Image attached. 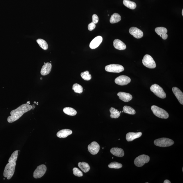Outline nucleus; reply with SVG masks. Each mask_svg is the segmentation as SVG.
Listing matches in <instances>:
<instances>
[{"instance_id":"obj_1","label":"nucleus","mask_w":183,"mask_h":183,"mask_svg":"<svg viewBox=\"0 0 183 183\" xmlns=\"http://www.w3.org/2000/svg\"><path fill=\"white\" fill-rule=\"evenodd\" d=\"M32 105L29 103H26L22 105L13 110L10 112L11 116L8 117L7 121L8 123H11L17 121L24 114L32 109Z\"/></svg>"},{"instance_id":"obj_2","label":"nucleus","mask_w":183,"mask_h":183,"mask_svg":"<svg viewBox=\"0 0 183 183\" xmlns=\"http://www.w3.org/2000/svg\"><path fill=\"white\" fill-rule=\"evenodd\" d=\"M18 153V150H16L12 154L8 161L9 163L5 166L3 172V176L8 180L11 178L15 172Z\"/></svg>"},{"instance_id":"obj_3","label":"nucleus","mask_w":183,"mask_h":183,"mask_svg":"<svg viewBox=\"0 0 183 183\" xmlns=\"http://www.w3.org/2000/svg\"><path fill=\"white\" fill-rule=\"evenodd\" d=\"M151 110L154 114L157 117L162 119H167L169 117L167 112L156 105L152 106Z\"/></svg>"},{"instance_id":"obj_4","label":"nucleus","mask_w":183,"mask_h":183,"mask_svg":"<svg viewBox=\"0 0 183 183\" xmlns=\"http://www.w3.org/2000/svg\"><path fill=\"white\" fill-rule=\"evenodd\" d=\"M173 140L166 138H162L155 140L154 143L156 146L161 147H168L174 144Z\"/></svg>"},{"instance_id":"obj_5","label":"nucleus","mask_w":183,"mask_h":183,"mask_svg":"<svg viewBox=\"0 0 183 183\" xmlns=\"http://www.w3.org/2000/svg\"><path fill=\"white\" fill-rule=\"evenodd\" d=\"M150 90L154 94L161 98H166V94L162 87L156 84L152 85L150 87Z\"/></svg>"},{"instance_id":"obj_6","label":"nucleus","mask_w":183,"mask_h":183,"mask_svg":"<svg viewBox=\"0 0 183 183\" xmlns=\"http://www.w3.org/2000/svg\"><path fill=\"white\" fill-rule=\"evenodd\" d=\"M144 66L150 69L156 68V64L153 58L149 55L146 54L143 57L142 60Z\"/></svg>"},{"instance_id":"obj_7","label":"nucleus","mask_w":183,"mask_h":183,"mask_svg":"<svg viewBox=\"0 0 183 183\" xmlns=\"http://www.w3.org/2000/svg\"><path fill=\"white\" fill-rule=\"evenodd\" d=\"M150 157L146 155H142L138 156L134 160V163L137 167L143 166L145 164L148 163L150 161Z\"/></svg>"},{"instance_id":"obj_8","label":"nucleus","mask_w":183,"mask_h":183,"mask_svg":"<svg viewBox=\"0 0 183 183\" xmlns=\"http://www.w3.org/2000/svg\"><path fill=\"white\" fill-rule=\"evenodd\" d=\"M105 70L107 72L112 73H119L124 70V67L121 65L111 64L105 67Z\"/></svg>"},{"instance_id":"obj_9","label":"nucleus","mask_w":183,"mask_h":183,"mask_svg":"<svg viewBox=\"0 0 183 183\" xmlns=\"http://www.w3.org/2000/svg\"><path fill=\"white\" fill-rule=\"evenodd\" d=\"M46 170V167L45 165L39 166L34 172V177L35 179L41 178L45 174Z\"/></svg>"},{"instance_id":"obj_10","label":"nucleus","mask_w":183,"mask_h":183,"mask_svg":"<svg viewBox=\"0 0 183 183\" xmlns=\"http://www.w3.org/2000/svg\"><path fill=\"white\" fill-rule=\"evenodd\" d=\"M131 81L129 77L125 75H121L117 77L115 79V82L116 84L120 85H127Z\"/></svg>"},{"instance_id":"obj_11","label":"nucleus","mask_w":183,"mask_h":183,"mask_svg":"<svg viewBox=\"0 0 183 183\" xmlns=\"http://www.w3.org/2000/svg\"><path fill=\"white\" fill-rule=\"evenodd\" d=\"M100 146L96 142L93 141L88 146V150L90 153L93 155L98 153L100 150Z\"/></svg>"},{"instance_id":"obj_12","label":"nucleus","mask_w":183,"mask_h":183,"mask_svg":"<svg viewBox=\"0 0 183 183\" xmlns=\"http://www.w3.org/2000/svg\"><path fill=\"white\" fill-rule=\"evenodd\" d=\"M129 32L134 37L137 39L142 38L143 35V32L142 31L136 27H132L130 28Z\"/></svg>"},{"instance_id":"obj_13","label":"nucleus","mask_w":183,"mask_h":183,"mask_svg":"<svg viewBox=\"0 0 183 183\" xmlns=\"http://www.w3.org/2000/svg\"><path fill=\"white\" fill-rule=\"evenodd\" d=\"M103 40V37L101 36H97L92 41L89 47L91 49H95L98 47L101 44Z\"/></svg>"},{"instance_id":"obj_14","label":"nucleus","mask_w":183,"mask_h":183,"mask_svg":"<svg viewBox=\"0 0 183 183\" xmlns=\"http://www.w3.org/2000/svg\"><path fill=\"white\" fill-rule=\"evenodd\" d=\"M41 70V74L43 76H45L49 74L51 70L52 66L51 64L49 62H44Z\"/></svg>"},{"instance_id":"obj_15","label":"nucleus","mask_w":183,"mask_h":183,"mask_svg":"<svg viewBox=\"0 0 183 183\" xmlns=\"http://www.w3.org/2000/svg\"><path fill=\"white\" fill-rule=\"evenodd\" d=\"M172 91L179 102L183 105V93L180 89L176 87H173Z\"/></svg>"},{"instance_id":"obj_16","label":"nucleus","mask_w":183,"mask_h":183,"mask_svg":"<svg viewBox=\"0 0 183 183\" xmlns=\"http://www.w3.org/2000/svg\"><path fill=\"white\" fill-rule=\"evenodd\" d=\"M155 31L159 35L162 37L163 39L166 40L168 38V35L166 34L168 30L165 28L163 27H157L155 28Z\"/></svg>"},{"instance_id":"obj_17","label":"nucleus","mask_w":183,"mask_h":183,"mask_svg":"<svg viewBox=\"0 0 183 183\" xmlns=\"http://www.w3.org/2000/svg\"><path fill=\"white\" fill-rule=\"evenodd\" d=\"M142 133L141 132L134 133L129 132L126 135V139L128 141H131L136 139L139 138L142 136Z\"/></svg>"},{"instance_id":"obj_18","label":"nucleus","mask_w":183,"mask_h":183,"mask_svg":"<svg viewBox=\"0 0 183 183\" xmlns=\"http://www.w3.org/2000/svg\"><path fill=\"white\" fill-rule=\"evenodd\" d=\"M117 95L120 99L125 102H128L131 101L133 98L132 95L129 93L119 92L117 94Z\"/></svg>"},{"instance_id":"obj_19","label":"nucleus","mask_w":183,"mask_h":183,"mask_svg":"<svg viewBox=\"0 0 183 183\" xmlns=\"http://www.w3.org/2000/svg\"><path fill=\"white\" fill-rule=\"evenodd\" d=\"M72 133V130L64 129L60 130L57 133V136L60 138H65Z\"/></svg>"},{"instance_id":"obj_20","label":"nucleus","mask_w":183,"mask_h":183,"mask_svg":"<svg viewBox=\"0 0 183 183\" xmlns=\"http://www.w3.org/2000/svg\"><path fill=\"white\" fill-rule=\"evenodd\" d=\"M113 45L115 49L120 50H124L126 48L125 44L119 39H116L114 41Z\"/></svg>"},{"instance_id":"obj_21","label":"nucleus","mask_w":183,"mask_h":183,"mask_svg":"<svg viewBox=\"0 0 183 183\" xmlns=\"http://www.w3.org/2000/svg\"><path fill=\"white\" fill-rule=\"evenodd\" d=\"M111 153L114 155L118 157H123L125 154L124 150L121 148H112L110 150Z\"/></svg>"},{"instance_id":"obj_22","label":"nucleus","mask_w":183,"mask_h":183,"mask_svg":"<svg viewBox=\"0 0 183 183\" xmlns=\"http://www.w3.org/2000/svg\"><path fill=\"white\" fill-rule=\"evenodd\" d=\"M78 166L79 168L84 173H87L90 170V167L89 164L85 162H79L78 163Z\"/></svg>"},{"instance_id":"obj_23","label":"nucleus","mask_w":183,"mask_h":183,"mask_svg":"<svg viewBox=\"0 0 183 183\" xmlns=\"http://www.w3.org/2000/svg\"><path fill=\"white\" fill-rule=\"evenodd\" d=\"M110 112L111 113L110 117L112 119H117L120 116L121 112H119L118 111L117 109H116L112 107L110 109Z\"/></svg>"},{"instance_id":"obj_24","label":"nucleus","mask_w":183,"mask_h":183,"mask_svg":"<svg viewBox=\"0 0 183 183\" xmlns=\"http://www.w3.org/2000/svg\"><path fill=\"white\" fill-rule=\"evenodd\" d=\"M123 3L125 7L131 9H135L136 7V4L135 2L130 1V0H123Z\"/></svg>"},{"instance_id":"obj_25","label":"nucleus","mask_w":183,"mask_h":183,"mask_svg":"<svg viewBox=\"0 0 183 183\" xmlns=\"http://www.w3.org/2000/svg\"><path fill=\"white\" fill-rule=\"evenodd\" d=\"M63 111L66 114L71 116H75L77 114V111L71 107L64 108L63 109Z\"/></svg>"},{"instance_id":"obj_26","label":"nucleus","mask_w":183,"mask_h":183,"mask_svg":"<svg viewBox=\"0 0 183 183\" xmlns=\"http://www.w3.org/2000/svg\"><path fill=\"white\" fill-rule=\"evenodd\" d=\"M121 20V17L119 14L117 13H115L112 15L110 19V22L111 24L117 23Z\"/></svg>"},{"instance_id":"obj_27","label":"nucleus","mask_w":183,"mask_h":183,"mask_svg":"<svg viewBox=\"0 0 183 183\" xmlns=\"http://www.w3.org/2000/svg\"><path fill=\"white\" fill-rule=\"evenodd\" d=\"M36 42H37L39 45L44 50L48 49V44L45 40L42 39H38V40H37Z\"/></svg>"},{"instance_id":"obj_28","label":"nucleus","mask_w":183,"mask_h":183,"mask_svg":"<svg viewBox=\"0 0 183 183\" xmlns=\"http://www.w3.org/2000/svg\"><path fill=\"white\" fill-rule=\"evenodd\" d=\"M123 111L125 113L129 114L134 115L136 114L135 110L133 108L127 105L123 107Z\"/></svg>"},{"instance_id":"obj_29","label":"nucleus","mask_w":183,"mask_h":183,"mask_svg":"<svg viewBox=\"0 0 183 183\" xmlns=\"http://www.w3.org/2000/svg\"><path fill=\"white\" fill-rule=\"evenodd\" d=\"M72 89L75 92L80 94L82 93L83 91V88L82 86L78 83H75L73 85Z\"/></svg>"},{"instance_id":"obj_30","label":"nucleus","mask_w":183,"mask_h":183,"mask_svg":"<svg viewBox=\"0 0 183 183\" xmlns=\"http://www.w3.org/2000/svg\"><path fill=\"white\" fill-rule=\"evenodd\" d=\"M81 76L82 78L85 80H90L92 78L91 75L89 74V72L87 71L81 73Z\"/></svg>"},{"instance_id":"obj_31","label":"nucleus","mask_w":183,"mask_h":183,"mask_svg":"<svg viewBox=\"0 0 183 183\" xmlns=\"http://www.w3.org/2000/svg\"><path fill=\"white\" fill-rule=\"evenodd\" d=\"M123 165L119 162H114L111 163L109 164L108 167L110 168L119 169L121 168Z\"/></svg>"},{"instance_id":"obj_32","label":"nucleus","mask_w":183,"mask_h":183,"mask_svg":"<svg viewBox=\"0 0 183 183\" xmlns=\"http://www.w3.org/2000/svg\"><path fill=\"white\" fill-rule=\"evenodd\" d=\"M73 174H74L75 176L79 177L83 176V174L82 172L79 170L78 168H73Z\"/></svg>"},{"instance_id":"obj_33","label":"nucleus","mask_w":183,"mask_h":183,"mask_svg":"<svg viewBox=\"0 0 183 183\" xmlns=\"http://www.w3.org/2000/svg\"><path fill=\"white\" fill-rule=\"evenodd\" d=\"M99 18L96 14H94L92 16V22L95 24H97L98 22Z\"/></svg>"},{"instance_id":"obj_34","label":"nucleus","mask_w":183,"mask_h":183,"mask_svg":"<svg viewBox=\"0 0 183 183\" xmlns=\"http://www.w3.org/2000/svg\"><path fill=\"white\" fill-rule=\"evenodd\" d=\"M96 27V25L94 23H93V22H91V23L89 24L88 26V30L90 31H91L94 29V28Z\"/></svg>"},{"instance_id":"obj_35","label":"nucleus","mask_w":183,"mask_h":183,"mask_svg":"<svg viewBox=\"0 0 183 183\" xmlns=\"http://www.w3.org/2000/svg\"><path fill=\"white\" fill-rule=\"evenodd\" d=\"M164 183H171V182L170 181L168 180H165L164 182Z\"/></svg>"},{"instance_id":"obj_36","label":"nucleus","mask_w":183,"mask_h":183,"mask_svg":"<svg viewBox=\"0 0 183 183\" xmlns=\"http://www.w3.org/2000/svg\"><path fill=\"white\" fill-rule=\"evenodd\" d=\"M35 105H32V107H33V108H32V109H33H33H34V108H35Z\"/></svg>"},{"instance_id":"obj_37","label":"nucleus","mask_w":183,"mask_h":183,"mask_svg":"<svg viewBox=\"0 0 183 183\" xmlns=\"http://www.w3.org/2000/svg\"><path fill=\"white\" fill-rule=\"evenodd\" d=\"M27 103H29V104H30V101H28L27 102Z\"/></svg>"},{"instance_id":"obj_38","label":"nucleus","mask_w":183,"mask_h":183,"mask_svg":"<svg viewBox=\"0 0 183 183\" xmlns=\"http://www.w3.org/2000/svg\"><path fill=\"white\" fill-rule=\"evenodd\" d=\"M182 15L183 16V10H182Z\"/></svg>"},{"instance_id":"obj_39","label":"nucleus","mask_w":183,"mask_h":183,"mask_svg":"<svg viewBox=\"0 0 183 183\" xmlns=\"http://www.w3.org/2000/svg\"><path fill=\"white\" fill-rule=\"evenodd\" d=\"M42 77H41V78H40V79H41V80H42Z\"/></svg>"}]
</instances>
